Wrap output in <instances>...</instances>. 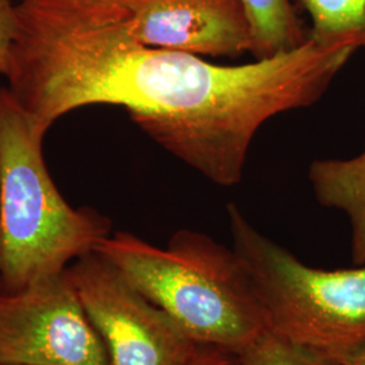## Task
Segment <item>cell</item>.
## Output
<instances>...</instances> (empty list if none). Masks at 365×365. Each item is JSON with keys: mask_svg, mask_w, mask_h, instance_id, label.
Instances as JSON below:
<instances>
[{"mask_svg": "<svg viewBox=\"0 0 365 365\" xmlns=\"http://www.w3.org/2000/svg\"><path fill=\"white\" fill-rule=\"evenodd\" d=\"M187 365H242L240 353L199 344V348Z\"/></svg>", "mask_w": 365, "mask_h": 365, "instance_id": "13", "label": "cell"}, {"mask_svg": "<svg viewBox=\"0 0 365 365\" xmlns=\"http://www.w3.org/2000/svg\"><path fill=\"white\" fill-rule=\"evenodd\" d=\"M96 252L197 344L240 353L267 330L244 261L210 235L184 229L158 248L118 232Z\"/></svg>", "mask_w": 365, "mask_h": 365, "instance_id": "2", "label": "cell"}, {"mask_svg": "<svg viewBox=\"0 0 365 365\" xmlns=\"http://www.w3.org/2000/svg\"><path fill=\"white\" fill-rule=\"evenodd\" d=\"M349 365H365V348L353 359Z\"/></svg>", "mask_w": 365, "mask_h": 365, "instance_id": "14", "label": "cell"}, {"mask_svg": "<svg viewBox=\"0 0 365 365\" xmlns=\"http://www.w3.org/2000/svg\"><path fill=\"white\" fill-rule=\"evenodd\" d=\"M233 248L244 261L268 331L349 365L365 348V264L309 267L227 206Z\"/></svg>", "mask_w": 365, "mask_h": 365, "instance_id": "4", "label": "cell"}, {"mask_svg": "<svg viewBox=\"0 0 365 365\" xmlns=\"http://www.w3.org/2000/svg\"><path fill=\"white\" fill-rule=\"evenodd\" d=\"M242 365H342L321 353L302 348L265 330L242 352Z\"/></svg>", "mask_w": 365, "mask_h": 365, "instance_id": "11", "label": "cell"}, {"mask_svg": "<svg viewBox=\"0 0 365 365\" xmlns=\"http://www.w3.org/2000/svg\"><path fill=\"white\" fill-rule=\"evenodd\" d=\"M309 14L307 37L324 45L365 49V0H299Z\"/></svg>", "mask_w": 365, "mask_h": 365, "instance_id": "10", "label": "cell"}, {"mask_svg": "<svg viewBox=\"0 0 365 365\" xmlns=\"http://www.w3.org/2000/svg\"><path fill=\"white\" fill-rule=\"evenodd\" d=\"M253 31L255 60L288 52L307 39L291 0H242Z\"/></svg>", "mask_w": 365, "mask_h": 365, "instance_id": "9", "label": "cell"}, {"mask_svg": "<svg viewBox=\"0 0 365 365\" xmlns=\"http://www.w3.org/2000/svg\"><path fill=\"white\" fill-rule=\"evenodd\" d=\"M317 200L344 212L352 230V260L365 264V145L349 158H319L309 170Z\"/></svg>", "mask_w": 365, "mask_h": 365, "instance_id": "8", "label": "cell"}, {"mask_svg": "<svg viewBox=\"0 0 365 365\" xmlns=\"http://www.w3.org/2000/svg\"><path fill=\"white\" fill-rule=\"evenodd\" d=\"M0 288H1V286H0Z\"/></svg>", "mask_w": 365, "mask_h": 365, "instance_id": "15", "label": "cell"}, {"mask_svg": "<svg viewBox=\"0 0 365 365\" xmlns=\"http://www.w3.org/2000/svg\"><path fill=\"white\" fill-rule=\"evenodd\" d=\"M4 78L37 129L80 107L120 106L172 156L221 187L244 178L252 143L272 118L315 105L352 45L307 37L241 66L145 45L118 0H22Z\"/></svg>", "mask_w": 365, "mask_h": 365, "instance_id": "1", "label": "cell"}, {"mask_svg": "<svg viewBox=\"0 0 365 365\" xmlns=\"http://www.w3.org/2000/svg\"><path fill=\"white\" fill-rule=\"evenodd\" d=\"M45 134L0 87V286L18 291L64 274L111 235V222L75 209L45 164Z\"/></svg>", "mask_w": 365, "mask_h": 365, "instance_id": "3", "label": "cell"}, {"mask_svg": "<svg viewBox=\"0 0 365 365\" xmlns=\"http://www.w3.org/2000/svg\"><path fill=\"white\" fill-rule=\"evenodd\" d=\"M66 274L105 344L110 365L190 363L199 344L99 252L73 261Z\"/></svg>", "mask_w": 365, "mask_h": 365, "instance_id": "5", "label": "cell"}, {"mask_svg": "<svg viewBox=\"0 0 365 365\" xmlns=\"http://www.w3.org/2000/svg\"><path fill=\"white\" fill-rule=\"evenodd\" d=\"M0 365H110L66 272L18 291L0 288Z\"/></svg>", "mask_w": 365, "mask_h": 365, "instance_id": "6", "label": "cell"}, {"mask_svg": "<svg viewBox=\"0 0 365 365\" xmlns=\"http://www.w3.org/2000/svg\"><path fill=\"white\" fill-rule=\"evenodd\" d=\"M18 31V9L13 0H0V76L10 66L14 42Z\"/></svg>", "mask_w": 365, "mask_h": 365, "instance_id": "12", "label": "cell"}, {"mask_svg": "<svg viewBox=\"0 0 365 365\" xmlns=\"http://www.w3.org/2000/svg\"><path fill=\"white\" fill-rule=\"evenodd\" d=\"M145 45L199 57L252 53L253 31L242 0H118Z\"/></svg>", "mask_w": 365, "mask_h": 365, "instance_id": "7", "label": "cell"}]
</instances>
